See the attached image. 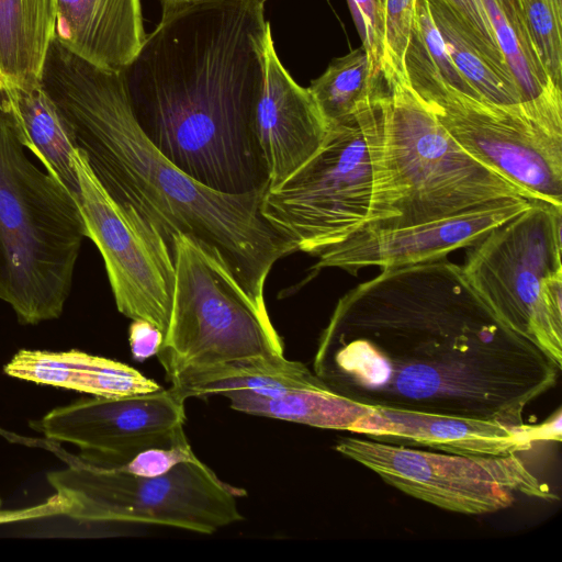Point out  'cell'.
Wrapping results in <instances>:
<instances>
[{
	"label": "cell",
	"instance_id": "obj_1",
	"mask_svg": "<svg viewBox=\"0 0 562 562\" xmlns=\"http://www.w3.org/2000/svg\"><path fill=\"white\" fill-rule=\"evenodd\" d=\"M559 368L445 261L385 269L344 295L313 371L369 407L524 424Z\"/></svg>",
	"mask_w": 562,
	"mask_h": 562
},
{
	"label": "cell",
	"instance_id": "obj_2",
	"mask_svg": "<svg viewBox=\"0 0 562 562\" xmlns=\"http://www.w3.org/2000/svg\"><path fill=\"white\" fill-rule=\"evenodd\" d=\"M267 0L162 4L156 29L121 70L133 115L177 168L228 194L267 191L257 133Z\"/></svg>",
	"mask_w": 562,
	"mask_h": 562
},
{
	"label": "cell",
	"instance_id": "obj_3",
	"mask_svg": "<svg viewBox=\"0 0 562 562\" xmlns=\"http://www.w3.org/2000/svg\"><path fill=\"white\" fill-rule=\"evenodd\" d=\"M41 85L105 192L156 227L171 250L177 235L198 244L259 310L267 311L268 274L296 248L262 215L266 191L228 194L191 179L139 127L121 70L95 66L54 38Z\"/></svg>",
	"mask_w": 562,
	"mask_h": 562
},
{
	"label": "cell",
	"instance_id": "obj_4",
	"mask_svg": "<svg viewBox=\"0 0 562 562\" xmlns=\"http://www.w3.org/2000/svg\"><path fill=\"white\" fill-rule=\"evenodd\" d=\"M85 237L78 201L29 159L0 95V300L21 324L63 314Z\"/></svg>",
	"mask_w": 562,
	"mask_h": 562
},
{
	"label": "cell",
	"instance_id": "obj_5",
	"mask_svg": "<svg viewBox=\"0 0 562 562\" xmlns=\"http://www.w3.org/2000/svg\"><path fill=\"white\" fill-rule=\"evenodd\" d=\"M379 89L351 117L328 126L319 150L265 192L262 215L295 246L317 257L362 227L389 218Z\"/></svg>",
	"mask_w": 562,
	"mask_h": 562
},
{
	"label": "cell",
	"instance_id": "obj_6",
	"mask_svg": "<svg viewBox=\"0 0 562 562\" xmlns=\"http://www.w3.org/2000/svg\"><path fill=\"white\" fill-rule=\"evenodd\" d=\"M389 218L396 228L454 216L503 198L531 200L470 156L401 79L380 94Z\"/></svg>",
	"mask_w": 562,
	"mask_h": 562
},
{
	"label": "cell",
	"instance_id": "obj_7",
	"mask_svg": "<svg viewBox=\"0 0 562 562\" xmlns=\"http://www.w3.org/2000/svg\"><path fill=\"white\" fill-rule=\"evenodd\" d=\"M562 206L533 200L467 252L469 284L509 328L562 368Z\"/></svg>",
	"mask_w": 562,
	"mask_h": 562
},
{
	"label": "cell",
	"instance_id": "obj_8",
	"mask_svg": "<svg viewBox=\"0 0 562 562\" xmlns=\"http://www.w3.org/2000/svg\"><path fill=\"white\" fill-rule=\"evenodd\" d=\"M63 498L64 516L88 522L168 526L211 535L244 519L237 499L246 491L222 481L199 458L156 477L82 461L47 474Z\"/></svg>",
	"mask_w": 562,
	"mask_h": 562
},
{
	"label": "cell",
	"instance_id": "obj_9",
	"mask_svg": "<svg viewBox=\"0 0 562 562\" xmlns=\"http://www.w3.org/2000/svg\"><path fill=\"white\" fill-rule=\"evenodd\" d=\"M175 286L167 333L157 352L170 384L181 373L257 356H284L269 314L229 273L183 235L172 244Z\"/></svg>",
	"mask_w": 562,
	"mask_h": 562
},
{
	"label": "cell",
	"instance_id": "obj_10",
	"mask_svg": "<svg viewBox=\"0 0 562 562\" xmlns=\"http://www.w3.org/2000/svg\"><path fill=\"white\" fill-rule=\"evenodd\" d=\"M335 450L406 495L454 513H496L518 496L559 499L516 454L461 456L356 437L340 438Z\"/></svg>",
	"mask_w": 562,
	"mask_h": 562
},
{
	"label": "cell",
	"instance_id": "obj_11",
	"mask_svg": "<svg viewBox=\"0 0 562 562\" xmlns=\"http://www.w3.org/2000/svg\"><path fill=\"white\" fill-rule=\"evenodd\" d=\"M72 160L87 237L103 258L119 312L132 321L151 323L165 337L175 286L170 246L135 210L117 204L105 192L79 148Z\"/></svg>",
	"mask_w": 562,
	"mask_h": 562
},
{
	"label": "cell",
	"instance_id": "obj_12",
	"mask_svg": "<svg viewBox=\"0 0 562 562\" xmlns=\"http://www.w3.org/2000/svg\"><path fill=\"white\" fill-rule=\"evenodd\" d=\"M425 105L474 159L531 200L562 206V134L522 104L498 105L450 91Z\"/></svg>",
	"mask_w": 562,
	"mask_h": 562
},
{
	"label": "cell",
	"instance_id": "obj_13",
	"mask_svg": "<svg viewBox=\"0 0 562 562\" xmlns=\"http://www.w3.org/2000/svg\"><path fill=\"white\" fill-rule=\"evenodd\" d=\"M186 400L171 386L124 397L82 398L48 412L31 427L79 448V460L119 469L138 452L188 439Z\"/></svg>",
	"mask_w": 562,
	"mask_h": 562
},
{
	"label": "cell",
	"instance_id": "obj_14",
	"mask_svg": "<svg viewBox=\"0 0 562 562\" xmlns=\"http://www.w3.org/2000/svg\"><path fill=\"white\" fill-rule=\"evenodd\" d=\"M532 201L522 196L503 198L424 224L363 227L323 250L314 268H339L357 274L366 267L385 270L438 261L459 248L475 245L492 229L528 209Z\"/></svg>",
	"mask_w": 562,
	"mask_h": 562
},
{
	"label": "cell",
	"instance_id": "obj_15",
	"mask_svg": "<svg viewBox=\"0 0 562 562\" xmlns=\"http://www.w3.org/2000/svg\"><path fill=\"white\" fill-rule=\"evenodd\" d=\"M351 432L390 445L475 457L529 450L541 440H561V413L538 426L372 407Z\"/></svg>",
	"mask_w": 562,
	"mask_h": 562
},
{
	"label": "cell",
	"instance_id": "obj_16",
	"mask_svg": "<svg viewBox=\"0 0 562 562\" xmlns=\"http://www.w3.org/2000/svg\"><path fill=\"white\" fill-rule=\"evenodd\" d=\"M256 123L269 171L268 190L302 168L319 150L328 131L308 89L296 83L281 64L272 35L266 46L265 83Z\"/></svg>",
	"mask_w": 562,
	"mask_h": 562
},
{
	"label": "cell",
	"instance_id": "obj_17",
	"mask_svg": "<svg viewBox=\"0 0 562 562\" xmlns=\"http://www.w3.org/2000/svg\"><path fill=\"white\" fill-rule=\"evenodd\" d=\"M145 37L140 0H56L54 40L95 66L122 70Z\"/></svg>",
	"mask_w": 562,
	"mask_h": 562
},
{
	"label": "cell",
	"instance_id": "obj_18",
	"mask_svg": "<svg viewBox=\"0 0 562 562\" xmlns=\"http://www.w3.org/2000/svg\"><path fill=\"white\" fill-rule=\"evenodd\" d=\"M3 372L11 378L95 397L132 396L161 387L128 364L76 349H21L4 364Z\"/></svg>",
	"mask_w": 562,
	"mask_h": 562
},
{
	"label": "cell",
	"instance_id": "obj_19",
	"mask_svg": "<svg viewBox=\"0 0 562 562\" xmlns=\"http://www.w3.org/2000/svg\"><path fill=\"white\" fill-rule=\"evenodd\" d=\"M325 385L304 363L288 360L284 356H257L194 369L181 373L170 383L184 400L225 397L233 393L274 397Z\"/></svg>",
	"mask_w": 562,
	"mask_h": 562
},
{
	"label": "cell",
	"instance_id": "obj_20",
	"mask_svg": "<svg viewBox=\"0 0 562 562\" xmlns=\"http://www.w3.org/2000/svg\"><path fill=\"white\" fill-rule=\"evenodd\" d=\"M497 45L519 89L522 106L562 133V90L548 77L530 38L519 0H482Z\"/></svg>",
	"mask_w": 562,
	"mask_h": 562
},
{
	"label": "cell",
	"instance_id": "obj_21",
	"mask_svg": "<svg viewBox=\"0 0 562 562\" xmlns=\"http://www.w3.org/2000/svg\"><path fill=\"white\" fill-rule=\"evenodd\" d=\"M20 128L21 142L78 201L79 180L72 156L76 144L69 126L41 82L0 91Z\"/></svg>",
	"mask_w": 562,
	"mask_h": 562
},
{
	"label": "cell",
	"instance_id": "obj_22",
	"mask_svg": "<svg viewBox=\"0 0 562 562\" xmlns=\"http://www.w3.org/2000/svg\"><path fill=\"white\" fill-rule=\"evenodd\" d=\"M56 0H0V91L41 82Z\"/></svg>",
	"mask_w": 562,
	"mask_h": 562
},
{
	"label": "cell",
	"instance_id": "obj_23",
	"mask_svg": "<svg viewBox=\"0 0 562 562\" xmlns=\"http://www.w3.org/2000/svg\"><path fill=\"white\" fill-rule=\"evenodd\" d=\"M446 48L480 98L498 105H519L522 99L507 65L499 63L445 0H428Z\"/></svg>",
	"mask_w": 562,
	"mask_h": 562
},
{
	"label": "cell",
	"instance_id": "obj_24",
	"mask_svg": "<svg viewBox=\"0 0 562 562\" xmlns=\"http://www.w3.org/2000/svg\"><path fill=\"white\" fill-rule=\"evenodd\" d=\"M404 71L408 86L425 104L450 91L483 101L453 64L432 20L428 0H416Z\"/></svg>",
	"mask_w": 562,
	"mask_h": 562
},
{
	"label": "cell",
	"instance_id": "obj_25",
	"mask_svg": "<svg viewBox=\"0 0 562 562\" xmlns=\"http://www.w3.org/2000/svg\"><path fill=\"white\" fill-rule=\"evenodd\" d=\"M235 411L331 430L351 431L372 407L358 404L327 385L291 391L274 397L233 393L225 396Z\"/></svg>",
	"mask_w": 562,
	"mask_h": 562
},
{
	"label": "cell",
	"instance_id": "obj_26",
	"mask_svg": "<svg viewBox=\"0 0 562 562\" xmlns=\"http://www.w3.org/2000/svg\"><path fill=\"white\" fill-rule=\"evenodd\" d=\"M382 83L383 79L372 78L368 55L361 46L333 59L307 89L328 127L355 115Z\"/></svg>",
	"mask_w": 562,
	"mask_h": 562
},
{
	"label": "cell",
	"instance_id": "obj_27",
	"mask_svg": "<svg viewBox=\"0 0 562 562\" xmlns=\"http://www.w3.org/2000/svg\"><path fill=\"white\" fill-rule=\"evenodd\" d=\"M524 19L548 77L561 89L562 83V1L519 0Z\"/></svg>",
	"mask_w": 562,
	"mask_h": 562
},
{
	"label": "cell",
	"instance_id": "obj_28",
	"mask_svg": "<svg viewBox=\"0 0 562 562\" xmlns=\"http://www.w3.org/2000/svg\"><path fill=\"white\" fill-rule=\"evenodd\" d=\"M415 4L416 0H384L385 31L381 75L385 82L393 79L407 82L404 54L414 20Z\"/></svg>",
	"mask_w": 562,
	"mask_h": 562
},
{
	"label": "cell",
	"instance_id": "obj_29",
	"mask_svg": "<svg viewBox=\"0 0 562 562\" xmlns=\"http://www.w3.org/2000/svg\"><path fill=\"white\" fill-rule=\"evenodd\" d=\"M348 4L369 58L371 76L381 80L385 31L384 0H348Z\"/></svg>",
	"mask_w": 562,
	"mask_h": 562
},
{
	"label": "cell",
	"instance_id": "obj_30",
	"mask_svg": "<svg viewBox=\"0 0 562 562\" xmlns=\"http://www.w3.org/2000/svg\"><path fill=\"white\" fill-rule=\"evenodd\" d=\"M198 458L188 439L169 447L145 449L119 468L133 475L156 477L171 471L179 463Z\"/></svg>",
	"mask_w": 562,
	"mask_h": 562
},
{
	"label": "cell",
	"instance_id": "obj_31",
	"mask_svg": "<svg viewBox=\"0 0 562 562\" xmlns=\"http://www.w3.org/2000/svg\"><path fill=\"white\" fill-rule=\"evenodd\" d=\"M487 47L492 55L506 65L482 0H445Z\"/></svg>",
	"mask_w": 562,
	"mask_h": 562
},
{
	"label": "cell",
	"instance_id": "obj_32",
	"mask_svg": "<svg viewBox=\"0 0 562 562\" xmlns=\"http://www.w3.org/2000/svg\"><path fill=\"white\" fill-rule=\"evenodd\" d=\"M162 340V333L147 321L134 319L130 325V347L133 358L137 361H144L156 356Z\"/></svg>",
	"mask_w": 562,
	"mask_h": 562
},
{
	"label": "cell",
	"instance_id": "obj_33",
	"mask_svg": "<svg viewBox=\"0 0 562 562\" xmlns=\"http://www.w3.org/2000/svg\"><path fill=\"white\" fill-rule=\"evenodd\" d=\"M65 504L63 498L56 493L46 502L21 508V509H1L0 525L41 519L52 516H64Z\"/></svg>",
	"mask_w": 562,
	"mask_h": 562
},
{
	"label": "cell",
	"instance_id": "obj_34",
	"mask_svg": "<svg viewBox=\"0 0 562 562\" xmlns=\"http://www.w3.org/2000/svg\"><path fill=\"white\" fill-rule=\"evenodd\" d=\"M162 4H171V3H178V2H187V1H194V0H160Z\"/></svg>",
	"mask_w": 562,
	"mask_h": 562
},
{
	"label": "cell",
	"instance_id": "obj_35",
	"mask_svg": "<svg viewBox=\"0 0 562 562\" xmlns=\"http://www.w3.org/2000/svg\"><path fill=\"white\" fill-rule=\"evenodd\" d=\"M1 505H2V502H1V498H0V507H1Z\"/></svg>",
	"mask_w": 562,
	"mask_h": 562
}]
</instances>
